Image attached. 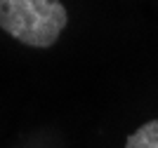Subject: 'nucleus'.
Returning <instances> with one entry per match:
<instances>
[{"mask_svg": "<svg viewBox=\"0 0 158 148\" xmlns=\"http://www.w3.org/2000/svg\"><path fill=\"white\" fill-rule=\"evenodd\" d=\"M66 21L59 0H0V28L24 45H54Z\"/></svg>", "mask_w": 158, "mask_h": 148, "instance_id": "1", "label": "nucleus"}, {"mask_svg": "<svg viewBox=\"0 0 158 148\" xmlns=\"http://www.w3.org/2000/svg\"><path fill=\"white\" fill-rule=\"evenodd\" d=\"M125 148H158V120L142 125L135 134H130Z\"/></svg>", "mask_w": 158, "mask_h": 148, "instance_id": "2", "label": "nucleus"}]
</instances>
